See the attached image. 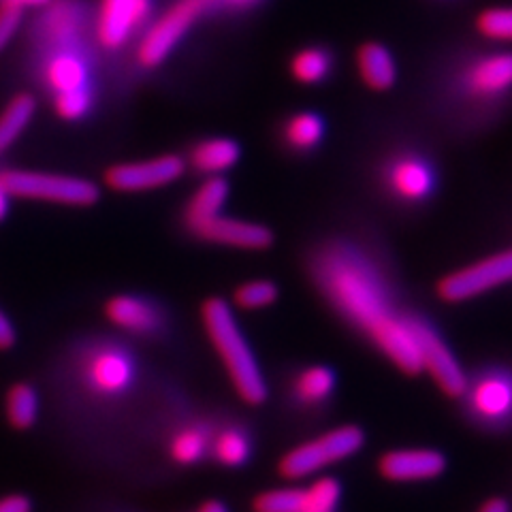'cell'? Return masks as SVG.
<instances>
[{"label": "cell", "instance_id": "6da1fadb", "mask_svg": "<svg viewBox=\"0 0 512 512\" xmlns=\"http://www.w3.org/2000/svg\"><path fill=\"white\" fill-rule=\"evenodd\" d=\"M314 276L333 306L365 331L397 370L412 372L419 365L406 314L395 312L389 286L372 261L348 246H333L318 256Z\"/></svg>", "mask_w": 512, "mask_h": 512}, {"label": "cell", "instance_id": "7a4b0ae2", "mask_svg": "<svg viewBox=\"0 0 512 512\" xmlns=\"http://www.w3.org/2000/svg\"><path fill=\"white\" fill-rule=\"evenodd\" d=\"M201 320L207 338L218 352L233 389L242 397V402L248 406L265 404L269 395L267 382L229 303L218 297L207 299L201 306Z\"/></svg>", "mask_w": 512, "mask_h": 512}, {"label": "cell", "instance_id": "3957f363", "mask_svg": "<svg viewBox=\"0 0 512 512\" xmlns=\"http://www.w3.org/2000/svg\"><path fill=\"white\" fill-rule=\"evenodd\" d=\"M365 444L363 429L357 425L335 427L327 434L318 436L310 442H303L288 451L280 463L278 472L282 478L299 480L318 474L333 463H340L352 455H357Z\"/></svg>", "mask_w": 512, "mask_h": 512}, {"label": "cell", "instance_id": "277c9868", "mask_svg": "<svg viewBox=\"0 0 512 512\" xmlns=\"http://www.w3.org/2000/svg\"><path fill=\"white\" fill-rule=\"evenodd\" d=\"M0 180L9 195L18 199H37L75 207H88L99 201V186L84 178H73V175L9 169L0 173Z\"/></svg>", "mask_w": 512, "mask_h": 512}, {"label": "cell", "instance_id": "5b68a950", "mask_svg": "<svg viewBox=\"0 0 512 512\" xmlns=\"http://www.w3.org/2000/svg\"><path fill=\"white\" fill-rule=\"evenodd\" d=\"M214 7H218V0H178L171 9H167L163 18L150 26L137 47V60L141 67L154 69L163 64L201 15Z\"/></svg>", "mask_w": 512, "mask_h": 512}, {"label": "cell", "instance_id": "8992f818", "mask_svg": "<svg viewBox=\"0 0 512 512\" xmlns=\"http://www.w3.org/2000/svg\"><path fill=\"white\" fill-rule=\"evenodd\" d=\"M406 316H408V325L414 333L416 346H419V352H421L423 372L431 376V380L436 382V387L444 395L461 397L468 387V376L459 365L455 352L448 348V344L440 338V333L436 331L434 325L429 323V320L414 314H406Z\"/></svg>", "mask_w": 512, "mask_h": 512}, {"label": "cell", "instance_id": "52a82bcc", "mask_svg": "<svg viewBox=\"0 0 512 512\" xmlns=\"http://www.w3.org/2000/svg\"><path fill=\"white\" fill-rule=\"evenodd\" d=\"M508 282H512V250L491 254L483 261H476L444 276L436 286V293L446 303H461Z\"/></svg>", "mask_w": 512, "mask_h": 512}, {"label": "cell", "instance_id": "ba28073f", "mask_svg": "<svg viewBox=\"0 0 512 512\" xmlns=\"http://www.w3.org/2000/svg\"><path fill=\"white\" fill-rule=\"evenodd\" d=\"M472 419L483 425L502 429L512 425V372L489 370L468 378V387L461 395Z\"/></svg>", "mask_w": 512, "mask_h": 512}, {"label": "cell", "instance_id": "9c48e42d", "mask_svg": "<svg viewBox=\"0 0 512 512\" xmlns=\"http://www.w3.org/2000/svg\"><path fill=\"white\" fill-rule=\"evenodd\" d=\"M154 0H101L96 11V41L109 52L131 43L135 32L150 22Z\"/></svg>", "mask_w": 512, "mask_h": 512}, {"label": "cell", "instance_id": "30bf717a", "mask_svg": "<svg viewBox=\"0 0 512 512\" xmlns=\"http://www.w3.org/2000/svg\"><path fill=\"white\" fill-rule=\"evenodd\" d=\"M184 171V158L178 154H165L150 160L109 167L105 173V184L118 192H146L178 182Z\"/></svg>", "mask_w": 512, "mask_h": 512}, {"label": "cell", "instance_id": "8fae6325", "mask_svg": "<svg viewBox=\"0 0 512 512\" xmlns=\"http://www.w3.org/2000/svg\"><path fill=\"white\" fill-rule=\"evenodd\" d=\"M88 387L99 395H120L135 378L133 359L118 346L94 348L82 367Z\"/></svg>", "mask_w": 512, "mask_h": 512}, {"label": "cell", "instance_id": "7c38bea8", "mask_svg": "<svg viewBox=\"0 0 512 512\" xmlns=\"http://www.w3.org/2000/svg\"><path fill=\"white\" fill-rule=\"evenodd\" d=\"M446 470V459L434 448H397L384 453L378 472L389 483H425Z\"/></svg>", "mask_w": 512, "mask_h": 512}, {"label": "cell", "instance_id": "4fadbf2b", "mask_svg": "<svg viewBox=\"0 0 512 512\" xmlns=\"http://www.w3.org/2000/svg\"><path fill=\"white\" fill-rule=\"evenodd\" d=\"M195 237L207 244H218L237 250H267L274 244V233L263 227V224L237 220L224 214L207 222Z\"/></svg>", "mask_w": 512, "mask_h": 512}, {"label": "cell", "instance_id": "5bb4252c", "mask_svg": "<svg viewBox=\"0 0 512 512\" xmlns=\"http://www.w3.org/2000/svg\"><path fill=\"white\" fill-rule=\"evenodd\" d=\"M103 312L111 325L135 335H150L163 325V318L152 303L135 295L109 297Z\"/></svg>", "mask_w": 512, "mask_h": 512}, {"label": "cell", "instance_id": "9a60e30c", "mask_svg": "<svg viewBox=\"0 0 512 512\" xmlns=\"http://www.w3.org/2000/svg\"><path fill=\"white\" fill-rule=\"evenodd\" d=\"M466 88L474 96H500L512 88V52L489 54L474 62L466 73Z\"/></svg>", "mask_w": 512, "mask_h": 512}, {"label": "cell", "instance_id": "2e32d148", "mask_svg": "<svg viewBox=\"0 0 512 512\" xmlns=\"http://www.w3.org/2000/svg\"><path fill=\"white\" fill-rule=\"evenodd\" d=\"M229 199V184L222 175H214V178H207L195 195L184 207V224L186 229L197 235L199 229H203L207 222L214 220L222 214L224 203Z\"/></svg>", "mask_w": 512, "mask_h": 512}, {"label": "cell", "instance_id": "e0dca14e", "mask_svg": "<svg viewBox=\"0 0 512 512\" xmlns=\"http://www.w3.org/2000/svg\"><path fill=\"white\" fill-rule=\"evenodd\" d=\"M357 69L363 84L374 92H387L397 82V64L387 47L367 41L357 50Z\"/></svg>", "mask_w": 512, "mask_h": 512}, {"label": "cell", "instance_id": "ac0fdd59", "mask_svg": "<svg viewBox=\"0 0 512 512\" xmlns=\"http://www.w3.org/2000/svg\"><path fill=\"white\" fill-rule=\"evenodd\" d=\"M387 182L397 197L421 201L434 188V173L419 158H402L387 171Z\"/></svg>", "mask_w": 512, "mask_h": 512}, {"label": "cell", "instance_id": "d6986e66", "mask_svg": "<svg viewBox=\"0 0 512 512\" xmlns=\"http://www.w3.org/2000/svg\"><path fill=\"white\" fill-rule=\"evenodd\" d=\"M45 84L56 92L73 90L90 84V67L86 58L75 50H60L47 58L43 69Z\"/></svg>", "mask_w": 512, "mask_h": 512}, {"label": "cell", "instance_id": "ffe728a7", "mask_svg": "<svg viewBox=\"0 0 512 512\" xmlns=\"http://www.w3.org/2000/svg\"><path fill=\"white\" fill-rule=\"evenodd\" d=\"M239 156H242V150L233 139L214 137L197 143L195 150L190 152V165L197 173L214 178V175L233 169L239 163Z\"/></svg>", "mask_w": 512, "mask_h": 512}, {"label": "cell", "instance_id": "44dd1931", "mask_svg": "<svg viewBox=\"0 0 512 512\" xmlns=\"http://www.w3.org/2000/svg\"><path fill=\"white\" fill-rule=\"evenodd\" d=\"M37 114L35 96L28 92L15 94L0 114V154H5L22 137L30 120Z\"/></svg>", "mask_w": 512, "mask_h": 512}, {"label": "cell", "instance_id": "7402d4cb", "mask_svg": "<svg viewBox=\"0 0 512 512\" xmlns=\"http://www.w3.org/2000/svg\"><path fill=\"white\" fill-rule=\"evenodd\" d=\"M5 414L13 429L26 431L39 419V393L28 382H15L5 397Z\"/></svg>", "mask_w": 512, "mask_h": 512}, {"label": "cell", "instance_id": "603a6c76", "mask_svg": "<svg viewBox=\"0 0 512 512\" xmlns=\"http://www.w3.org/2000/svg\"><path fill=\"white\" fill-rule=\"evenodd\" d=\"M282 135L288 148L297 152L314 150L325 137V120L312 111H303V114H295L286 120Z\"/></svg>", "mask_w": 512, "mask_h": 512}, {"label": "cell", "instance_id": "cb8c5ba5", "mask_svg": "<svg viewBox=\"0 0 512 512\" xmlns=\"http://www.w3.org/2000/svg\"><path fill=\"white\" fill-rule=\"evenodd\" d=\"M295 397L306 406H318L335 391V374L325 365H312L293 382Z\"/></svg>", "mask_w": 512, "mask_h": 512}, {"label": "cell", "instance_id": "d4e9b609", "mask_svg": "<svg viewBox=\"0 0 512 512\" xmlns=\"http://www.w3.org/2000/svg\"><path fill=\"white\" fill-rule=\"evenodd\" d=\"M212 455L224 468H242L252 455L250 438L237 427L222 429L212 442Z\"/></svg>", "mask_w": 512, "mask_h": 512}, {"label": "cell", "instance_id": "484cf974", "mask_svg": "<svg viewBox=\"0 0 512 512\" xmlns=\"http://www.w3.org/2000/svg\"><path fill=\"white\" fill-rule=\"evenodd\" d=\"M333 67L331 54L323 47H306L293 56L291 60V73L303 86H316L325 82Z\"/></svg>", "mask_w": 512, "mask_h": 512}, {"label": "cell", "instance_id": "4316f807", "mask_svg": "<svg viewBox=\"0 0 512 512\" xmlns=\"http://www.w3.org/2000/svg\"><path fill=\"white\" fill-rule=\"evenodd\" d=\"M207 451V434L203 427H184L169 442V455L178 466H195Z\"/></svg>", "mask_w": 512, "mask_h": 512}, {"label": "cell", "instance_id": "83f0119b", "mask_svg": "<svg viewBox=\"0 0 512 512\" xmlns=\"http://www.w3.org/2000/svg\"><path fill=\"white\" fill-rule=\"evenodd\" d=\"M340 498L342 485L338 483V478L320 476L308 489H303L299 512H335L340 506Z\"/></svg>", "mask_w": 512, "mask_h": 512}, {"label": "cell", "instance_id": "f1b7e54d", "mask_svg": "<svg viewBox=\"0 0 512 512\" xmlns=\"http://www.w3.org/2000/svg\"><path fill=\"white\" fill-rule=\"evenodd\" d=\"M92 103H94V94H92L90 84L54 94L56 114L67 122H77V120L86 118L90 114Z\"/></svg>", "mask_w": 512, "mask_h": 512}, {"label": "cell", "instance_id": "f546056e", "mask_svg": "<svg viewBox=\"0 0 512 512\" xmlns=\"http://www.w3.org/2000/svg\"><path fill=\"white\" fill-rule=\"evenodd\" d=\"M278 301V286L269 280H252L235 288L233 303L242 310H263Z\"/></svg>", "mask_w": 512, "mask_h": 512}, {"label": "cell", "instance_id": "4dcf8cb0", "mask_svg": "<svg viewBox=\"0 0 512 512\" xmlns=\"http://www.w3.org/2000/svg\"><path fill=\"white\" fill-rule=\"evenodd\" d=\"M476 28L493 41H512V7H493L476 18Z\"/></svg>", "mask_w": 512, "mask_h": 512}, {"label": "cell", "instance_id": "1f68e13d", "mask_svg": "<svg viewBox=\"0 0 512 512\" xmlns=\"http://www.w3.org/2000/svg\"><path fill=\"white\" fill-rule=\"evenodd\" d=\"M303 489H271L252 500L254 512H299Z\"/></svg>", "mask_w": 512, "mask_h": 512}, {"label": "cell", "instance_id": "d6a6232c", "mask_svg": "<svg viewBox=\"0 0 512 512\" xmlns=\"http://www.w3.org/2000/svg\"><path fill=\"white\" fill-rule=\"evenodd\" d=\"M22 24V11L7 5H0V52L11 43Z\"/></svg>", "mask_w": 512, "mask_h": 512}, {"label": "cell", "instance_id": "836d02e7", "mask_svg": "<svg viewBox=\"0 0 512 512\" xmlns=\"http://www.w3.org/2000/svg\"><path fill=\"white\" fill-rule=\"evenodd\" d=\"M0 512H32V502L22 493H11L0 498Z\"/></svg>", "mask_w": 512, "mask_h": 512}, {"label": "cell", "instance_id": "e575fe53", "mask_svg": "<svg viewBox=\"0 0 512 512\" xmlns=\"http://www.w3.org/2000/svg\"><path fill=\"white\" fill-rule=\"evenodd\" d=\"M15 329H13V323L7 318V314L0 310V350H9L15 346Z\"/></svg>", "mask_w": 512, "mask_h": 512}, {"label": "cell", "instance_id": "d590c367", "mask_svg": "<svg viewBox=\"0 0 512 512\" xmlns=\"http://www.w3.org/2000/svg\"><path fill=\"white\" fill-rule=\"evenodd\" d=\"M52 0H0V5H7V7H13V9H39V7H45L50 5Z\"/></svg>", "mask_w": 512, "mask_h": 512}, {"label": "cell", "instance_id": "8d00e7d4", "mask_svg": "<svg viewBox=\"0 0 512 512\" xmlns=\"http://www.w3.org/2000/svg\"><path fill=\"white\" fill-rule=\"evenodd\" d=\"M478 512H510V504L504 498H489L478 508Z\"/></svg>", "mask_w": 512, "mask_h": 512}, {"label": "cell", "instance_id": "74e56055", "mask_svg": "<svg viewBox=\"0 0 512 512\" xmlns=\"http://www.w3.org/2000/svg\"><path fill=\"white\" fill-rule=\"evenodd\" d=\"M9 201H11V195L7 192L3 180H0V222H3L9 214Z\"/></svg>", "mask_w": 512, "mask_h": 512}, {"label": "cell", "instance_id": "f35d334b", "mask_svg": "<svg viewBox=\"0 0 512 512\" xmlns=\"http://www.w3.org/2000/svg\"><path fill=\"white\" fill-rule=\"evenodd\" d=\"M259 0H218V7H229V9H246L250 5H256Z\"/></svg>", "mask_w": 512, "mask_h": 512}, {"label": "cell", "instance_id": "ab89813d", "mask_svg": "<svg viewBox=\"0 0 512 512\" xmlns=\"http://www.w3.org/2000/svg\"><path fill=\"white\" fill-rule=\"evenodd\" d=\"M199 512H227V508H224L220 502H216V500H210V502H205L201 508H199Z\"/></svg>", "mask_w": 512, "mask_h": 512}]
</instances>
